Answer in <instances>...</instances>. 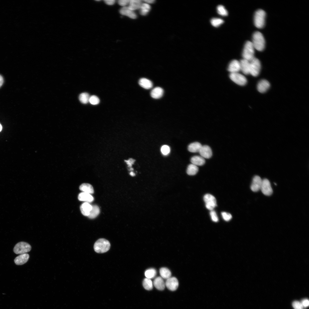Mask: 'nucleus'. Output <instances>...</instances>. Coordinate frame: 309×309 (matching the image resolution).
Returning a JSON list of instances; mask_svg holds the SVG:
<instances>
[{"instance_id":"obj_1","label":"nucleus","mask_w":309,"mask_h":309,"mask_svg":"<svg viewBox=\"0 0 309 309\" xmlns=\"http://www.w3.org/2000/svg\"><path fill=\"white\" fill-rule=\"evenodd\" d=\"M255 49L261 51L264 48L265 40L262 34L260 32L256 31L253 35L251 41Z\"/></svg>"},{"instance_id":"obj_2","label":"nucleus","mask_w":309,"mask_h":309,"mask_svg":"<svg viewBox=\"0 0 309 309\" xmlns=\"http://www.w3.org/2000/svg\"><path fill=\"white\" fill-rule=\"evenodd\" d=\"M255 49L251 41H247L245 44L242 52L243 59L249 61L255 58Z\"/></svg>"},{"instance_id":"obj_3","label":"nucleus","mask_w":309,"mask_h":309,"mask_svg":"<svg viewBox=\"0 0 309 309\" xmlns=\"http://www.w3.org/2000/svg\"><path fill=\"white\" fill-rule=\"evenodd\" d=\"M110 247L109 241L104 239L98 240L94 243V249L95 251L99 253L105 252L109 250Z\"/></svg>"},{"instance_id":"obj_4","label":"nucleus","mask_w":309,"mask_h":309,"mask_svg":"<svg viewBox=\"0 0 309 309\" xmlns=\"http://www.w3.org/2000/svg\"><path fill=\"white\" fill-rule=\"evenodd\" d=\"M266 13L262 9H259L255 13L254 16V23L255 26L258 28L263 27L265 23Z\"/></svg>"},{"instance_id":"obj_5","label":"nucleus","mask_w":309,"mask_h":309,"mask_svg":"<svg viewBox=\"0 0 309 309\" xmlns=\"http://www.w3.org/2000/svg\"><path fill=\"white\" fill-rule=\"evenodd\" d=\"M31 249V246L28 243L24 242H20L17 243L13 248L15 253L21 254L26 253Z\"/></svg>"},{"instance_id":"obj_6","label":"nucleus","mask_w":309,"mask_h":309,"mask_svg":"<svg viewBox=\"0 0 309 309\" xmlns=\"http://www.w3.org/2000/svg\"><path fill=\"white\" fill-rule=\"evenodd\" d=\"M250 74L254 77L259 74L261 68V64L260 60L254 58L250 61Z\"/></svg>"},{"instance_id":"obj_7","label":"nucleus","mask_w":309,"mask_h":309,"mask_svg":"<svg viewBox=\"0 0 309 309\" xmlns=\"http://www.w3.org/2000/svg\"><path fill=\"white\" fill-rule=\"evenodd\" d=\"M229 78L234 83L240 86H243L247 83V79L243 75L237 72L230 73Z\"/></svg>"},{"instance_id":"obj_8","label":"nucleus","mask_w":309,"mask_h":309,"mask_svg":"<svg viewBox=\"0 0 309 309\" xmlns=\"http://www.w3.org/2000/svg\"><path fill=\"white\" fill-rule=\"evenodd\" d=\"M206 208L210 211L213 210L217 205L215 197L210 194H205L203 197Z\"/></svg>"},{"instance_id":"obj_9","label":"nucleus","mask_w":309,"mask_h":309,"mask_svg":"<svg viewBox=\"0 0 309 309\" xmlns=\"http://www.w3.org/2000/svg\"><path fill=\"white\" fill-rule=\"evenodd\" d=\"M262 193L266 196L271 195L273 193V190L269 180L267 179L262 180L260 188Z\"/></svg>"},{"instance_id":"obj_10","label":"nucleus","mask_w":309,"mask_h":309,"mask_svg":"<svg viewBox=\"0 0 309 309\" xmlns=\"http://www.w3.org/2000/svg\"><path fill=\"white\" fill-rule=\"evenodd\" d=\"M165 286L169 290L174 291L176 290L179 286L178 281L175 277H171L167 279Z\"/></svg>"},{"instance_id":"obj_11","label":"nucleus","mask_w":309,"mask_h":309,"mask_svg":"<svg viewBox=\"0 0 309 309\" xmlns=\"http://www.w3.org/2000/svg\"><path fill=\"white\" fill-rule=\"evenodd\" d=\"M262 180L260 177L255 175L253 177L250 188L253 192H257L260 190Z\"/></svg>"},{"instance_id":"obj_12","label":"nucleus","mask_w":309,"mask_h":309,"mask_svg":"<svg viewBox=\"0 0 309 309\" xmlns=\"http://www.w3.org/2000/svg\"><path fill=\"white\" fill-rule=\"evenodd\" d=\"M227 69L230 73L239 72L240 71V62L236 60H232L229 63Z\"/></svg>"},{"instance_id":"obj_13","label":"nucleus","mask_w":309,"mask_h":309,"mask_svg":"<svg viewBox=\"0 0 309 309\" xmlns=\"http://www.w3.org/2000/svg\"><path fill=\"white\" fill-rule=\"evenodd\" d=\"M199 152L200 156L204 159H209L212 154L211 148L207 145H202Z\"/></svg>"},{"instance_id":"obj_14","label":"nucleus","mask_w":309,"mask_h":309,"mask_svg":"<svg viewBox=\"0 0 309 309\" xmlns=\"http://www.w3.org/2000/svg\"><path fill=\"white\" fill-rule=\"evenodd\" d=\"M270 86V84L267 80H262L258 83L257 88L259 92L263 93L266 92L269 89Z\"/></svg>"},{"instance_id":"obj_15","label":"nucleus","mask_w":309,"mask_h":309,"mask_svg":"<svg viewBox=\"0 0 309 309\" xmlns=\"http://www.w3.org/2000/svg\"><path fill=\"white\" fill-rule=\"evenodd\" d=\"M240 71L244 74H250V61L242 59L240 61Z\"/></svg>"},{"instance_id":"obj_16","label":"nucleus","mask_w":309,"mask_h":309,"mask_svg":"<svg viewBox=\"0 0 309 309\" xmlns=\"http://www.w3.org/2000/svg\"><path fill=\"white\" fill-rule=\"evenodd\" d=\"M120 13L123 15L127 16L130 18L135 19L137 15L134 11L130 9L128 7H124L121 8L120 10Z\"/></svg>"},{"instance_id":"obj_17","label":"nucleus","mask_w":309,"mask_h":309,"mask_svg":"<svg viewBox=\"0 0 309 309\" xmlns=\"http://www.w3.org/2000/svg\"><path fill=\"white\" fill-rule=\"evenodd\" d=\"M29 257V255L27 253L20 254L15 258L14 262L17 265H23L27 262Z\"/></svg>"},{"instance_id":"obj_18","label":"nucleus","mask_w":309,"mask_h":309,"mask_svg":"<svg viewBox=\"0 0 309 309\" xmlns=\"http://www.w3.org/2000/svg\"><path fill=\"white\" fill-rule=\"evenodd\" d=\"M153 284L154 287L159 290H162L165 288V283L161 277H156L154 280Z\"/></svg>"},{"instance_id":"obj_19","label":"nucleus","mask_w":309,"mask_h":309,"mask_svg":"<svg viewBox=\"0 0 309 309\" xmlns=\"http://www.w3.org/2000/svg\"><path fill=\"white\" fill-rule=\"evenodd\" d=\"M78 199L80 201H84L88 203L92 202L94 199L93 197L90 194L84 192L81 193L79 194Z\"/></svg>"},{"instance_id":"obj_20","label":"nucleus","mask_w":309,"mask_h":309,"mask_svg":"<svg viewBox=\"0 0 309 309\" xmlns=\"http://www.w3.org/2000/svg\"><path fill=\"white\" fill-rule=\"evenodd\" d=\"M164 91L163 89L160 87H156L153 89L151 91V96L155 99H158L163 95Z\"/></svg>"},{"instance_id":"obj_21","label":"nucleus","mask_w":309,"mask_h":309,"mask_svg":"<svg viewBox=\"0 0 309 309\" xmlns=\"http://www.w3.org/2000/svg\"><path fill=\"white\" fill-rule=\"evenodd\" d=\"M92 208V205L88 203L85 202L81 205L80 209L82 213L85 216H88Z\"/></svg>"},{"instance_id":"obj_22","label":"nucleus","mask_w":309,"mask_h":309,"mask_svg":"<svg viewBox=\"0 0 309 309\" xmlns=\"http://www.w3.org/2000/svg\"><path fill=\"white\" fill-rule=\"evenodd\" d=\"M191 161L192 164L197 166H202L205 163V159L201 156H195L193 157L191 159Z\"/></svg>"},{"instance_id":"obj_23","label":"nucleus","mask_w":309,"mask_h":309,"mask_svg":"<svg viewBox=\"0 0 309 309\" xmlns=\"http://www.w3.org/2000/svg\"><path fill=\"white\" fill-rule=\"evenodd\" d=\"M138 83L141 87L145 89H150L153 86L152 82L150 80L145 78L140 79Z\"/></svg>"},{"instance_id":"obj_24","label":"nucleus","mask_w":309,"mask_h":309,"mask_svg":"<svg viewBox=\"0 0 309 309\" xmlns=\"http://www.w3.org/2000/svg\"><path fill=\"white\" fill-rule=\"evenodd\" d=\"M142 4V1L139 0H130L128 7L130 10L134 11L140 9Z\"/></svg>"},{"instance_id":"obj_25","label":"nucleus","mask_w":309,"mask_h":309,"mask_svg":"<svg viewBox=\"0 0 309 309\" xmlns=\"http://www.w3.org/2000/svg\"><path fill=\"white\" fill-rule=\"evenodd\" d=\"M202 146L199 142H194L189 144L188 146V150L191 152H199Z\"/></svg>"},{"instance_id":"obj_26","label":"nucleus","mask_w":309,"mask_h":309,"mask_svg":"<svg viewBox=\"0 0 309 309\" xmlns=\"http://www.w3.org/2000/svg\"><path fill=\"white\" fill-rule=\"evenodd\" d=\"M80 189L83 192L88 193L90 194L94 193V191L92 186L88 183H84L81 184L80 186Z\"/></svg>"},{"instance_id":"obj_27","label":"nucleus","mask_w":309,"mask_h":309,"mask_svg":"<svg viewBox=\"0 0 309 309\" xmlns=\"http://www.w3.org/2000/svg\"><path fill=\"white\" fill-rule=\"evenodd\" d=\"M161 277L163 279H167L171 277V273L170 271L166 268H162L159 270Z\"/></svg>"},{"instance_id":"obj_28","label":"nucleus","mask_w":309,"mask_h":309,"mask_svg":"<svg viewBox=\"0 0 309 309\" xmlns=\"http://www.w3.org/2000/svg\"><path fill=\"white\" fill-rule=\"evenodd\" d=\"M198 168L197 166L192 164H189L187 169V173L189 175H194L197 173Z\"/></svg>"},{"instance_id":"obj_29","label":"nucleus","mask_w":309,"mask_h":309,"mask_svg":"<svg viewBox=\"0 0 309 309\" xmlns=\"http://www.w3.org/2000/svg\"><path fill=\"white\" fill-rule=\"evenodd\" d=\"M100 212V209L97 205H92V209L88 217L90 219L94 218L98 215Z\"/></svg>"},{"instance_id":"obj_30","label":"nucleus","mask_w":309,"mask_h":309,"mask_svg":"<svg viewBox=\"0 0 309 309\" xmlns=\"http://www.w3.org/2000/svg\"><path fill=\"white\" fill-rule=\"evenodd\" d=\"M151 7L150 6L146 3H142L140 8V13L142 15H146L149 11Z\"/></svg>"},{"instance_id":"obj_31","label":"nucleus","mask_w":309,"mask_h":309,"mask_svg":"<svg viewBox=\"0 0 309 309\" xmlns=\"http://www.w3.org/2000/svg\"><path fill=\"white\" fill-rule=\"evenodd\" d=\"M142 285L144 288L146 290H149L153 288V283L150 279H144L143 281Z\"/></svg>"},{"instance_id":"obj_32","label":"nucleus","mask_w":309,"mask_h":309,"mask_svg":"<svg viewBox=\"0 0 309 309\" xmlns=\"http://www.w3.org/2000/svg\"><path fill=\"white\" fill-rule=\"evenodd\" d=\"M90 96L89 94L86 92L81 94L79 96V100L82 103L86 104L89 102Z\"/></svg>"},{"instance_id":"obj_33","label":"nucleus","mask_w":309,"mask_h":309,"mask_svg":"<svg viewBox=\"0 0 309 309\" xmlns=\"http://www.w3.org/2000/svg\"><path fill=\"white\" fill-rule=\"evenodd\" d=\"M157 274L156 270L154 268H150L146 270L145 272V275L146 278L152 279L154 278Z\"/></svg>"},{"instance_id":"obj_34","label":"nucleus","mask_w":309,"mask_h":309,"mask_svg":"<svg viewBox=\"0 0 309 309\" xmlns=\"http://www.w3.org/2000/svg\"><path fill=\"white\" fill-rule=\"evenodd\" d=\"M223 22L224 21L222 19L219 18H213L211 20V24L215 27H219Z\"/></svg>"},{"instance_id":"obj_35","label":"nucleus","mask_w":309,"mask_h":309,"mask_svg":"<svg viewBox=\"0 0 309 309\" xmlns=\"http://www.w3.org/2000/svg\"><path fill=\"white\" fill-rule=\"evenodd\" d=\"M217 9L218 13L221 15L226 16L228 15L227 11L225 7L222 5H219L218 6Z\"/></svg>"},{"instance_id":"obj_36","label":"nucleus","mask_w":309,"mask_h":309,"mask_svg":"<svg viewBox=\"0 0 309 309\" xmlns=\"http://www.w3.org/2000/svg\"><path fill=\"white\" fill-rule=\"evenodd\" d=\"M89 102L92 104L96 105L100 102V100L96 96L92 95L90 96Z\"/></svg>"},{"instance_id":"obj_37","label":"nucleus","mask_w":309,"mask_h":309,"mask_svg":"<svg viewBox=\"0 0 309 309\" xmlns=\"http://www.w3.org/2000/svg\"><path fill=\"white\" fill-rule=\"evenodd\" d=\"M170 147L167 145H164L161 148V151L163 154L164 155H167L170 152Z\"/></svg>"},{"instance_id":"obj_38","label":"nucleus","mask_w":309,"mask_h":309,"mask_svg":"<svg viewBox=\"0 0 309 309\" xmlns=\"http://www.w3.org/2000/svg\"><path fill=\"white\" fill-rule=\"evenodd\" d=\"M294 309H303L304 308L300 302L295 300L293 301L292 304Z\"/></svg>"},{"instance_id":"obj_39","label":"nucleus","mask_w":309,"mask_h":309,"mask_svg":"<svg viewBox=\"0 0 309 309\" xmlns=\"http://www.w3.org/2000/svg\"><path fill=\"white\" fill-rule=\"evenodd\" d=\"M221 214L223 219L226 221H229L232 218L231 215L229 213L223 212Z\"/></svg>"},{"instance_id":"obj_40","label":"nucleus","mask_w":309,"mask_h":309,"mask_svg":"<svg viewBox=\"0 0 309 309\" xmlns=\"http://www.w3.org/2000/svg\"><path fill=\"white\" fill-rule=\"evenodd\" d=\"M210 215L212 220L214 222H217L218 221V218L216 212L213 210L210 211Z\"/></svg>"},{"instance_id":"obj_41","label":"nucleus","mask_w":309,"mask_h":309,"mask_svg":"<svg viewBox=\"0 0 309 309\" xmlns=\"http://www.w3.org/2000/svg\"><path fill=\"white\" fill-rule=\"evenodd\" d=\"M129 0H119L118 1V3L120 6L124 7L129 4Z\"/></svg>"},{"instance_id":"obj_42","label":"nucleus","mask_w":309,"mask_h":309,"mask_svg":"<svg viewBox=\"0 0 309 309\" xmlns=\"http://www.w3.org/2000/svg\"><path fill=\"white\" fill-rule=\"evenodd\" d=\"M303 308H306L309 305V301L307 298L302 299L300 302Z\"/></svg>"},{"instance_id":"obj_43","label":"nucleus","mask_w":309,"mask_h":309,"mask_svg":"<svg viewBox=\"0 0 309 309\" xmlns=\"http://www.w3.org/2000/svg\"><path fill=\"white\" fill-rule=\"evenodd\" d=\"M104 1L107 5H112L114 3L115 1L114 0H105Z\"/></svg>"},{"instance_id":"obj_44","label":"nucleus","mask_w":309,"mask_h":309,"mask_svg":"<svg viewBox=\"0 0 309 309\" xmlns=\"http://www.w3.org/2000/svg\"><path fill=\"white\" fill-rule=\"evenodd\" d=\"M144 1L146 2V3L148 4L149 3L151 4L153 3L155 1L154 0H145Z\"/></svg>"},{"instance_id":"obj_45","label":"nucleus","mask_w":309,"mask_h":309,"mask_svg":"<svg viewBox=\"0 0 309 309\" xmlns=\"http://www.w3.org/2000/svg\"><path fill=\"white\" fill-rule=\"evenodd\" d=\"M3 82V79L1 76L0 75V87L2 86Z\"/></svg>"},{"instance_id":"obj_46","label":"nucleus","mask_w":309,"mask_h":309,"mask_svg":"<svg viewBox=\"0 0 309 309\" xmlns=\"http://www.w3.org/2000/svg\"><path fill=\"white\" fill-rule=\"evenodd\" d=\"M130 174L131 176H134L135 175V174L133 172H130Z\"/></svg>"},{"instance_id":"obj_47","label":"nucleus","mask_w":309,"mask_h":309,"mask_svg":"<svg viewBox=\"0 0 309 309\" xmlns=\"http://www.w3.org/2000/svg\"><path fill=\"white\" fill-rule=\"evenodd\" d=\"M2 127L1 124H0V132L1 131Z\"/></svg>"},{"instance_id":"obj_48","label":"nucleus","mask_w":309,"mask_h":309,"mask_svg":"<svg viewBox=\"0 0 309 309\" xmlns=\"http://www.w3.org/2000/svg\"><path fill=\"white\" fill-rule=\"evenodd\" d=\"M96 1H100V0H96Z\"/></svg>"}]
</instances>
